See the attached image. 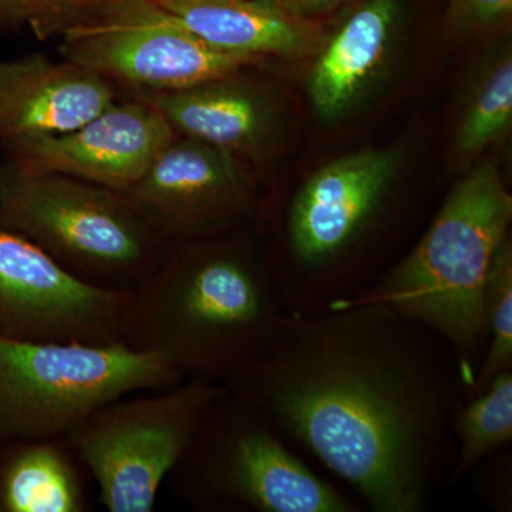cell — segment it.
<instances>
[{
	"label": "cell",
	"mask_w": 512,
	"mask_h": 512,
	"mask_svg": "<svg viewBox=\"0 0 512 512\" xmlns=\"http://www.w3.org/2000/svg\"><path fill=\"white\" fill-rule=\"evenodd\" d=\"M222 384L375 512L426 511L454 464L451 417L467 393L457 356L433 330L377 306L292 316Z\"/></svg>",
	"instance_id": "obj_1"
},
{
	"label": "cell",
	"mask_w": 512,
	"mask_h": 512,
	"mask_svg": "<svg viewBox=\"0 0 512 512\" xmlns=\"http://www.w3.org/2000/svg\"><path fill=\"white\" fill-rule=\"evenodd\" d=\"M244 227L171 242L131 295L124 345L220 383L264 355L292 315Z\"/></svg>",
	"instance_id": "obj_2"
},
{
	"label": "cell",
	"mask_w": 512,
	"mask_h": 512,
	"mask_svg": "<svg viewBox=\"0 0 512 512\" xmlns=\"http://www.w3.org/2000/svg\"><path fill=\"white\" fill-rule=\"evenodd\" d=\"M511 221L512 197L500 168L477 165L451 188L416 244L375 285L340 306H377L433 330L457 356L466 397L487 349L485 282Z\"/></svg>",
	"instance_id": "obj_3"
},
{
	"label": "cell",
	"mask_w": 512,
	"mask_h": 512,
	"mask_svg": "<svg viewBox=\"0 0 512 512\" xmlns=\"http://www.w3.org/2000/svg\"><path fill=\"white\" fill-rule=\"evenodd\" d=\"M397 151L372 148L323 165L286 202L278 242L264 251L292 316L338 308L375 285L373 242L399 177Z\"/></svg>",
	"instance_id": "obj_4"
},
{
	"label": "cell",
	"mask_w": 512,
	"mask_h": 512,
	"mask_svg": "<svg viewBox=\"0 0 512 512\" xmlns=\"http://www.w3.org/2000/svg\"><path fill=\"white\" fill-rule=\"evenodd\" d=\"M0 225L83 281L117 291L143 285L171 244L124 192L8 163L0 178Z\"/></svg>",
	"instance_id": "obj_5"
},
{
	"label": "cell",
	"mask_w": 512,
	"mask_h": 512,
	"mask_svg": "<svg viewBox=\"0 0 512 512\" xmlns=\"http://www.w3.org/2000/svg\"><path fill=\"white\" fill-rule=\"evenodd\" d=\"M167 483L197 511H357L352 500L289 450L258 407L227 387Z\"/></svg>",
	"instance_id": "obj_6"
},
{
	"label": "cell",
	"mask_w": 512,
	"mask_h": 512,
	"mask_svg": "<svg viewBox=\"0 0 512 512\" xmlns=\"http://www.w3.org/2000/svg\"><path fill=\"white\" fill-rule=\"evenodd\" d=\"M183 379L164 357L124 343L0 338V443L66 436L104 404Z\"/></svg>",
	"instance_id": "obj_7"
},
{
	"label": "cell",
	"mask_w": 512,
	"mask_h": 512,
	"mask_svg": "<svg viewBox=\"0 0 512 512\" xmlns=\"http://www.w3.org/2000/svg\"><path fill=\"white\" fill-rule=\"evenodd\" d=\"M224 384L185 377L104 404L66 434L110 512H151Z\"/></svg>",
	"instance_id": "obj_8"
},
{
	"label": "cell",
	"mask_w": 512,
	"mask_h": 512,
	"mask_svg": "<svg viewBox=\"0 0 512 512\" xmlns=\"http://www.w3.org/2000/svg\"><path fill=\"white\" fill-rule=\"evenodd\" d=\"M57 37L62 59L143 94L191 89L256 64L207 45L154 0H116Z\"/></svg>",
	"instance_id": "obj_9"
},
{
	"label": "cell",
	"mask_w": 512,
	"mask_h": 512,
	"mask_svg": "<svg viewBox=\"0 0 512 512\" xmlns=\"http://www.w3.org/2000/svg\"><path fill=\"white\" fill-rule=\"evenodd\" d=\"M131 295L83 281L35 242L0 225V338L123 343Z\"/></svg>",
	"instance_id": "obj_10"
},
{
	"label": "cell",
	"mask_w": 512,
	"mask_h": 512,
	"mask_svg": "<svg viewBox=\"0 0 512 512\" xmlns=\"http://www.w3.org/2000/svg\"><path fill=\"white\" fill-rule=\"evenodd\" d=\"M124 194L170 242L244 227L261 210L244 161L178 134Z\"/></svg>",
	"instance_id": "obj_11"
},
{
	"label": "cell",
	"mask_w": 512,
	"mask_h": 512,
	"mask_svg": "<svg viewBox=\"0 0 512 512\" xmlns=\"http://www.w3.org/2000/svg\"><path fill=\"white\" fill-rule=\"evenodd\" d=\"M177 133L156 106L116 100L82 126L2 146L6 163L30 173L66 175L120 192L146 174Z\"/></svg>",
	"instance_id": "obj_12"
},
{
	"label": "cell",
	"mask_w": 512,
	"mask_h": 512,
	"mask_svg": "<svg viewBox=\"0 0 512 512\" xmlns=\"http://www.w3.org/2000/svg\"><path fill=\"white\" fill-rule=\"evenodd\" d=\"M119 100L117 87L69 60L33 53L0 62V146L57 136Z\"/></svg>",
	"instance_id": "obj_13"
},
{
	"label": "cell",
	"mask_w": 512,
	"mask_h": 512,
	"mask_svg": "<svg viewBox=\"0 0 512 512\" xmlns=\"http://www.w3.org/2000/svg\"><path fill=\"white\" fill-rule=\"evenodd\" d=\"M207 45L258 64L316 57L329 33L271 0H154Z\"/></svg>",
	"instance_id": "obj_14"
},
{
	"label": "cell",
	"mask_w": 512,
	"mask_h": 512,
	"mask_svg": "<svg viewBox=\"0 0 512 512\" xmlns=\"http://www.w3.org/2000/svg\"><path fill=\"white\" fill-rule=\"evenodd\" d=\"M239 72L191 89L140 97L161 111L178 136L220 148L245 163L261 153L269 116L262 97L237 80Z\"/></svg>",
	"instance_id": "obj_15"
},
{
	"label": "cell",
	"mask_w": 512,
	"mask_h": 512,
	"mask_svg": "<svg viewBox=\"0 0 512 512\" xmlns=\"http://www.w3.org/2000/svg\"><path fill=\"white\" fill-rule=\"evenodd\" d=\"M400 0H362L315 57L309 96L323 119H332L352 106L382 66Z\"/></svg>",
	"instance_id": "obj_16"
},
{
	"label": "cell",
	"mask_w": 512,
	"mask_h": 512,
	"mask_svg": "<svg viewBox=\"0 0 512 512\" xmlns=\"http://www.w3.org/2000/svg\"><path fill=\"white\" fill-rule=\"evenodd\" d=\"M86 468L66 437L0 443V512L92 510Z\"/></svg>",
	"instance_id": "obj_17"
},
{
	"label": "cell",
	"mask_w": 512,
	"mask_h": 512,
	"mask_svg": "<svg viewBox=\"0 0 512 512\" xmlns=\"http://www.w3.org/2000/svg\"><path fill=\"white\" fill-rule=\"evenodd\" d=\"M457 443L451 480L457 481L481 460L512 440V370L498 373L481 392L461 399L451 417Z\"/></svg>",
	"instance_id": "obj_18"
},
{
	"label": "cell",
	"mask_w": 512,
	"mask_h": 512,
	"mask_svg": "<svg viewBox=\"0 0 512 512\" xmlns=\"http://www.w3.org/2000/svg\"><path fill=\"white\" fill-rule=\"evenodd\" d=\"M488 342L483 362L467 397L487 386L498 373L512 370V242L511 235L498 248L484 293Z\"/></svg>",
	"instance_id": "obj_19"
},
{
	"label": "cell",
	"mask_w": 512,
	"mask_h": 512,
	"mask_svg": "<svg viewBox=\"0 0 512 512\" xmlns=\"http://www.w3.org/2000/svg\"><path fill=\"white\" fill-rule=\"evenodd\" d=\"M512 120V60L505 56L488 72L457 130L456 147L477 156L503 137Z\"/></svg>",
	"instance_id": "obj_20"
},
{
	"label": "cell",
	"mask_w": 512,
	"mask_h": 512,
	"mask_svg": "<svg viewBox=\"0 0 512 512\" xmlns=\"http://www.w3.org/2000/svg\"><path fill=\"white\" fill-rule=\"evenodd\" d=\"M116 0H29L26 26L37 39H55L64 29Z\"/></svg>",
	"instance_id": "obj_21"
},
{
	"label": "cell",
	"mask_w": 512,
	"mask_h": 512,
	"mask_svg": "<svg viewBox=\"0 0 512 512\" xmlns=\"http://www.w3.org/2000/svg\"><path fill=\"white\" fill-rule=\"evenodd\" d=\"M446 15L458 35L494 32L510 23L512 0H447Z\"/></svg>",
	"instance_id": "obj_22"
},
{
	"label": "cell",
	"mask_w": 512,
	"mask_h": 512,
	"mask_svg": "<svg viewBox=\"0 0 512 512\" xmlns=\"http://www.w3.org/2000/svg\"><path fill=\"white\" fill-rule=\"evenodd\" d=\"M271 2L302 18L319 19L320 16L328 15L350 0H271Z\"/></svg>",
	"instance_id": "obj_23"
},
{
	"label": "cell",
	"mask_w": 512,
	"mask_h": 512,
	"mask_svg": "<svg viewBox=\"0 0 512 512\" xmlns=\"http://www.w3.org/2000/svg\"><path fill=\"white\" fill-rule=\"evenodd\" d=\"M29 0H0V30L26 25Z\"/></svg>",
	"instance_id": "obj_24"
},
{
	"label": "cell",
	"mask_w": 512,
	"mask_h": 512,
	"mask_svg": "<svg viewBox=\"0 0 512 512\" xmlns=\"http://www.w3.org/2000/svg\"><path fill=\"white\" fill-rule=\"evenodd\" d=\"M0 178H2V165H0Z\"/></svg>",
	"instance_id": "obj_25"
}]
</instances>
